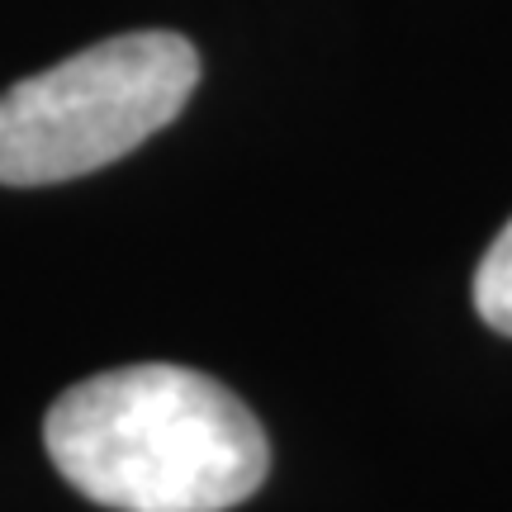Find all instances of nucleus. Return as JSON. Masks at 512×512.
<instances>
[{
  "instance_id": "obj_1",
  "label": "nucleus",
  "mask_w": 512,
  "mask_h": 512,
  "mask_svg": "<svg viewBox=\"0 0 512 512\" xmlns=\"http://www.w3.org/2000/svg\"><path fill=\"white\" fill-rule=\"evenodd\" d=\"M43 446L76 494L114 512H228L271 470L252 408L166 361L100 370L57 394Z\"/></svg>"
},
{
  "instance_id": "obj_2",
  "label": "nucleus",
  "mask_w": 512,
  "mask_h": 512,
  "mask_svg": "<svg viewBox=\"0 0 512 512\" xmlns=\"http://www.w3.org/2000/svg\"><path fill=\"white\" fill-rule=\"evenodd\" d=\"M200 86L195 43L138 29L0 95V185H57L91 176L162 133Z\"/></svg>"
},
{
  "instance_id": "obj_3",
  "label": "nucleus",
  "mask_w": 512,
  "mask_h": 512,
  "mask_svg": "<svg viewBox=\"0 0 512 512\" xmlns=\"http://www.w3.org/2000/svg\"><path fill=\"white\" fill-rule=\"evenodd\" d=\"M475 309L494 332L512 337V219L489 242V252L475 271Z\"/></svg>"
}]
</instances>
